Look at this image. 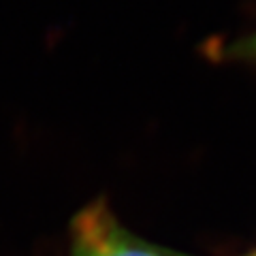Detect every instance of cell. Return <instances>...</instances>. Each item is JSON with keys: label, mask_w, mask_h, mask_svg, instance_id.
<instances>
[{"label": "cell", "mask_w": 256, "mask_h": 256, "mask_svg": "<svg viewBox=\"0 0 256 256\" xmlns=\"http://www.w3.org/2000/svg\"><path fill=\"white\" fill-rule=\"evenodd\" d=\"M248 256H256V252H252V254H248Z\"/></svg>", "instance_id": "obj_3"}, {"label": "cell", "mask_w": 256, "mask_h": 256, "mask_svg": "<svg viewBox=\"0 0 256 256\" xmlns=\"http://www.w3.org/2000/svg\"><path fill=\"white\" fill-rule=\"evenodd\" d=\"M220 58L246 62V64H256V30L242 36V38H235V41L226 43L220 50Z\"/></svg>", "instance_id": "obj_2"}, {"label": "cell", "mask_w": 256, "mask_h": 256, "mask_svg": "<svg viewBox=\"0 0 256 256\" xmlns=\"http://www.w3.org/2000/svg\"><path fill=\"white\" fill-rule=\"evenodd\" d=\"M68 256H175L154 244L130 233L107 203H92L84 207L70 224Z\"/></svg>", "instance_id": "obj_1"}]
</instances>
